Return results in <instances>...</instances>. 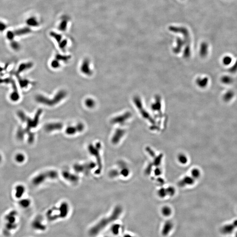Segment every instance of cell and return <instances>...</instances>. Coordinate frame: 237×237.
<instances>
[{
    "mask_svg": "<svg viewBox=\"0 0 237 237\" xmlns=\"http://www.w3.org/2000/svg\"><path fill=\"white\" fill-rule=\"evenodd\" d=\"M124 133L123 130L120 129L116 130L111 140L112 143L114 144L118 143V142H119L120 140L121 139L122 136L124 135Z\"/></svg>",
    "mask_w": 237,
    "mask_h": 237,
    "instance_id": "5bb4252c",
    "label": "cell"
},
{
    "mask_svg": "<svg viewBox=\"0 0 237 237\" xmlns=\"http://www.w3.org/2000/svg\"><path fill=\"white\" fill-rule=\"evenodd\" d=\"M51 67L54 68V69L59 68L60 66V63L59 61L55 59L51 61Z\"/></svg>",
    "mask_w": 237,
    "mask_h": 237,
    "instance_id": "1f68e13d",
    "label": "cell"
},
{
    "mask_svg": "<svg viewBox=\"0 0 237 237\" xmlns=\"http://www.w3.org/2000/svg\"><path fill=\"white\" fill-rule=\"evenodd\" d=\"M29 30L28 29H22V30H20L17 31V32H16V35H21L22 34H25L27 33H29Z\"/></svg>",
    "mask_w": 237,
    "mask_h": 237,
    "instance_id": "d6a6232c",
    "label": "cell"
},
{
    "mask_svg": "<svg viewBox=\"0 0 237 237\" xmlns=\"http://www.w3.org/2000/svg\"><path fill=\"white\" fill-rule=\"evenodd\" d=\"M221 81L225 85H230L233 82V79L230 76L224 75L221 77Z\"/></svg>",
    "mask_w": 237,
    "mask_h": 237,
    "instance_id": "d6986e66",
    "label": "cell"
},
{
    "mask_svg": "<svg viewBox=\"0 0 237 237\" xmlns=\"http://www.w3.org/2000/svg\"><path fill=\"white\" fill-rule=\"evenodd\" d=\"M167 189L169 190V192L167 191V194H169V195H173L175 193V189L172 187H169Z\"/></svg>",
    "mask_w": 237,
    "mask_h": 237,
    "instance_id": "e575fe53",
    "label": "cell"
},
{
    "mask_svg": "<svg viewBox=\"0 0 237 237\" xmlns=\"http://www.w3.org/2000/svg\"><path fill=\"white\" fill-rule=\"evenodd\" d=\"M25 159L24 155L22 154H18L16 156V160L18 163H21L23 162Z\"/></svg>",
    "mask_w": 237,
    "mask_h": 237,
    "instance_id": "f1b7e54d",
    "label": "cell"
},
{
    "mask_svg": "<svg viewBox=\"0 0 237 237\" xmlns=\"http://www.w3.org/2000/svg\"><path fill=\"white\" fill-rule=\"evenodd\" d=\"M86 107L89 108H93L95 105V102L94 100L91 99H88L86 100L85 102Z\"/></svg>",
    "mask_w": 237,
    "mask_h": 237,
    "instance_id": "cb8c5ba5",
    "label": "cell"
},
{
    "mask_svg": "<svg viewBox=\"0 0 237 237\" xmlns=\"http://www.w3.org/2000/svg\"><path fill=\"white\" fill-rule=\"evenodd\" d=\"M120 229V226L119 225H115V227H113V232L115 234H118L119 233V230Z\"/></svg>",
    "mask_w": 237,
    "mask_h": 237,
    "instance_id": "836d02e7",
    "label": "cell"
},
{
    "mask_svg": "<svg viewBox=\"0 0 237 237\" xmlns=\"http://www.w3.org/2000/svg\"><path fill=\"white\" fill-rule=\"evenodd\" d=\"M16 197L20 198L24 194L25 192V188L22 185H18L16 188Z\"/></svg>",
    "mask_w": 237,
    "mask_h": 237,
    "instance_id": "e0dca14e",
    "label": "cell"
},
{
    "mask_svg": "<svg viewBox=\"0 0 237 237\" xmlns=\"http://www.w3.org/2000/svg\"><path fill=\"white\" fill-rule=\"evenodd\" d=\"M237 228V219L234 220L232 223L225 224L221 227L220 232L224 235L230 234L234 232Z\"/></svg>",
    "mask_w": 237,
    "mask_h": 237,
    "instance_id": "ba28073f",
    "label": "cell"
},
{
    "mask_svg": "<svg viewBox=\"0 0 237 237\" xmlns=\"http://www.w3.org/2000/svg\"><path fill=\"white\" fill-rule=\"evenodd\" d=\"M70 59V56L62 55L60 54H57L55 56V59L58 60V61H65V62L68 61Z\"/></svg>",
    "mask_w": 237,
    "mask_h": 237,
    "instance_id": "603a6c76",
    "label": "cell"
},
{
    "mask_svg": "<svg viewBox=\"0 0 237 237\" xmlns=\"http://www.w3.org/2000/svg\"><path fill=\"white\" fill-rule=\"evenodd\" d=\"M19 204L22 208H27L30 204V201L29 199H22L20 201Z\"/></svg>",
    "mask_w": 237,
    "mask_h": 237,
    "instance_id": "4316f807",
    "label": "cell"
},
{
    "mask_svg": "<svg viewBox=\"0 0 237 237\" xmlns=\"http://www.w3.org/2000/svg\"><path fill=\"white\" fill-rule=\"evenodd\" d=\"M174 224L171 220H167L164 223L162 230L161 234L164 237H167L171 232L174 228Z\"/></svg>",
    "mask_w": 237,
    "mask_h": 237,
    "instance_id": "9c48e42d",
    "label": "cell"
},
{
    "mask_svg": "<svg viewBox=\"0 0 237 237\" xmlns=\"http://www.w3.org/2000/svg\"><path fill=\"white\" fill-rule=\"evenodd\" d=\"M33 63L31 62H25V63H21L16 73V76H18L20 73L24 72L25 71L27 70L32 68L33 66Z\"/></svg>",
    "mask_w": 237,
    "mask_h": 237,
    "instance_id": "7c38bea8",
    "label": "cell"
},
{
    "mask_svg": "<svg viewBox=\"0 0 237 237\" xmlns=\"http://www.w3.org/2000/svg\"><path fill=\"white\" fill-rule=\"evenodd\" d=\"M161 213H162V215L164 217H169L172 214V209L170 207L165 205L161 209Z\"/></svg>",
    "mask_w": 237,
    "mask_h": 237,
    "instance_id": "ac0fdd59",
    "label": "cell"
},
{
    "mask_svg": "<svg viewBox=\"0 0 237 237\" xmlns=\"http://www.w3.org/2000/svg\"><path fill=\"white\" fill-rule=\"evenodd\" d=\"M3 69L1 67V66H0V72H1L2 71H3Z\"/></svg>",
    "mask_w": 237,
    "mask_h": 237,
    "instance_id": "74e56055",
    "label": "cell"
},
{
    "mask_svg": "<svg viewBox=\"0 0 237 237\" xmlns=\"http://www.w3.org/2000/svg\"><path fill=\"white\" fill-rule=\"evenodd\" d=\"M101 147V144L99 143L96 144L95 145L90 144L88 147V151L90 153L96 157L97 164L98 165V169L96 171V173L97 174H99L101 173V168H102L101 160L100 155Z\"/></svg>",
    "mask_w": 237,
    "mask_h": 237,
    "instance_id": "5b68a950",
    "label": "cell"
},
{
    "mask_svg": "<svg viewBox=\"0 0 237 237\" xmlns=\"http://www.w3.org/2000/svg\"><path fill=\"white\" fill-rule=\"evenodd\" d=\"M232 58L230 55H225L222 59V63L225 66L230 65L232 62Z\"/></svg>",
    "mask_w": 237,
    "mask_h": 237,
    "instance_id": "44dd1931",
    "label": "cell"
},
{
    "mask_svg": "<svg viewBox=\"0 0 237 237\" xmlns=\"http://www.w3.org/2000/svg\"><path fill=\"white\" fill-rule=\"evenodd\" d=\"M178 159L179 162L182 164H185L188 162V157L184 154H180L179 155Z\"/></svg>",
    "mask_w": 237,
    "mask_h": 237,
    "instance_id": "7402d4cb",
    "label": "cell"
},
{
    "mask_svg": "<svg viewBox=\"0 0 237 237\" xmlns=\"http://www.w3.org/2000/svg\"><path fill=\"white\" fill-rule=\"evenodd\" d=\"M58 177V174L55 170H49L45 173H41L34 177L32 182L34 185H38L43 183L47 178L55 179Z\"/></svg>",
    "mask_w": 237,
    "mask_h": 237,
    "instance_id": "277c9868",
    "label": "cell"
},
{
    "mask_svg": "<svg viewBox=\"0 0 237 237\" xmlns=\"http://www.w3.org/2000/svg\"><path fill=\"white\" fill-rule=\"evenodd\" d=\"M191 174L193 178H198L201 175V172L198 169L194 168L191 171Z\"/></svg>",
    "mask_w": 237,
    "mask_h": 237,
    "instance_id": "484cf974",
    "label": "cell"
},
{
    "mask_svg": "<svg viewBox=\"0 0 237 237\" xmlns=\"http://www.w3.org/2000/svg\"><path fill=\"white\" fill-rule=\"evenodd\" d=\"M62 176L66 180L72 183H76L79 180V178L77 176L68 171H64L62 172Z\"/></svg>",
    "mask_w": 237,
    "mask_h": 237,
    "instance_id": "4fadbf2b",
    "label": "cell"
},
{
    "mask_svg": "<svg viewBox=\"0 0 237 237\" xmlns=\"http://www.w3.org/2000/svg\"><path fill=\"white\" fill-rule=\"evenodd\" d=\"M95 167V164L92 162L84 164H76L74 166V168L77 173L88 174L90 170Z\"/></svg>",
    "mask_w": 237,
    "mask_h": 237,
    "instance_id": "8992f818",
    "label": "cell"
},
{
    "mask_svg": "<svg viewBox=\"0 0 237 237\" xmlns=\"http://www.w3.org/2000/svg\"><path fill=\"white\" fill-rule=\"evenodd\" d=\"M18 77V76H17ZM19 83L22 88H26L30 84L29 80L26 79H22L19 77Z\"/></svg>",
    "mask_w": 237,
    "mask_h": 237,
    "instance_id": "d4e9b609",
    "label": "cell"
},
{
    "mask_svg": "<svg viewBox=\"0 0 237 237\" xmlns=\"http://www.w3.org/2000/svg\"><path fill=\"white\" fill-rule=\"evenodd\" d=\"M63 126L61 123H53L47 124L45 126V130L47 132H52L55 130H60Z\"/></svg>",
    "mask_w": 237,
    "mask_h": 237,
    "instance_id": "8fae6325",
    "label": "cell"
},
{
    "mask_svg": "<svg viewBox=\"0 0 237 237\" xmlns=\"http://www.w3.org/2000/svg\"><path fill=\"white\" fill-rule=\"evenodd\" d=\"M67 93L65 90L59 91L52 99H50L41 95H38L36 97V100L38 103L43 104L47 106H52L61 101L66 96Z\"/></svg>",
    "mask_w": 237,
    "mask_h": 237,
    "instance_id": "3957f363",
    "label": "cell"
},
{
    "mask_svg": "<svg viewBox=\"0 0 237 237\" xmlns=\"http://www.w3.org/2000/svg\"><path fill=\"white\" fill-rule=\"evenodd\" d=\"M235 237H237V231L235 232Z\"/></svg>",
    "mask_w": 237,
    "mask_h": 237,
    "instance_id": "f35d334b",
    "label": "cell"
},
{
    "mask_svg": "<svg viewBox=\"0 0 237 237\" xmlns=\"http://www.w3.org/2000/svg\"><path fill=\"white\" fill-rule=\"evenodd\" d=\"M124 237H136L135 236H133V235H130L129 234H125L124 236Z\"/></svg>",
    "mask_w": 237,
    "mask_h": 237,
    "instance_id": "8d00e7d4",
    "label": "cell"
},
{
    "mask_svg": "<svg viewBox=\"0 0 237 237\" xmlns=\"http://www.w3.org/2000/svg\"><path fill=\"white\" fill-rule=\"evenodd\" d=\"M192 179V178H188V177H186L184 179L183 183L185 184H187V185H191L194 182V180Z\"/></svg>",
    "mask_w": 237,
    "mask_h": 237,
    "instance_id": "f546056e",
    "label": "cell"
},
{
    "mask_svg": "<svg viewBox=\"0 0 237 237\" xmlns=\"http://www.w3.org/2000/svg\"><path fill=\"white\" fill-rule=\"evenodd\" d=\"M122 212V209L121 207L119 206L116 207L110 216L101 219L90 229V235L92 236L97 235L101 230L107 227L108 224L117 219L121 215Z\"/></svg>",
    "mask_w": 237,
    "mask_h": 237,
    "instance_id": "6da1fadb",
    "label": "cell"
},
{
    "mask_svg": "<svg viewBox=\"0 0 237 237\" xmlns=\"http://www.w3.org/2000/svg\"><path fill=\"white\" fill-rule=\"evenodd\" d=\"M1 159H2V157H1V155H0V162L1 161Z\"/></svg>",
    "mask_w": 237,
    "mask_h": 237,
    "instance_id": "ab89813d",
    "label": "cell"
},
{
    "mask_svg": "<svg viewBox=\"0 0 237 237\" xmlns=\"http://www.w3.org/2000/svg\"><path fill=\"white\" fill-rule=\"evenodd\" d=\"M11 83L12 84L13 90L10 95V99L12 101H17L20 99V94L18 92L17 86L14 80L11 78H7L4 80H0V83Z\"/></svg>",
    "mask_w": 237,
    "mask_h": 237,
    "instance_id": "52a82bcc",
    "label": "cell"
},
{
    "mask_svg": "<svg viewBox=\"0 0 237 237\" xmlns=\"http://www.w3.org/2000/svg\"><path fill=\"white\" fill-rule=\"evenodd\" d=\"M158 194L159 197L163 198L165 195H167V190L164 189L163 188H161L159 189L158 192Z\"/></svg>",
    "mask_w": 237,
    "mask_h": 237,
    "instance_id": "4dcf8cb0",
    "label": "cell"
},
{
    "mask_svg": "<svg viewBox=\"0 0 237 237\" xmlns=\"http://www.w3.org/2000/svg\"><path fill=\"white\" fill-rule=\"evenodd\" d=\"M128 116V115L125 114L124 115H122V116L115 117L114 118L111 120V123L113 124H122L126 119H127Z\"/></svg>",
    "mask_w": 237,
    "mask_h": 237,
    "instance_id": "2e32d148",
    "label": "cell"
},
{
    "mask_svg": "<svg viewBox=\"0 0 237 237\" xmlns=\"http://www.w3.org/2000/svg\"><path fill=\"white\" fill-rule=\"evenodd\" d=\"M11 46L14 50L16 51L20 50V44L16 41H12L11 44Z\"/></svg>",
    "mask_w": 237,
    "mask_h": 237,
    "instance_id": "83f0119b",
    "label": "cell"
},
{
    "mask_svg": "<svg viewBox=\"0 0 237 237\" xmlns=\"http://www.w3.org/2000/svg\"><path fill=\"white\" fill-rule=\"evenodd\" d=\"M5 26L3 23L0 22V31H2L5 29Z\"/></svg>",
    "mask_w": 237,
    "mask_h": 237,
    "instance_id": "d590c367",
    "label": "cell"
},
{
    "mask_svg": "<svg viewBox=\"0 0 237 237\" xmlns=\"http://www.w3.org/2000/svg\"><path fill=\"white\" fill-rule=\"evenodd\" d=\"M235 96V93L232 90H229L224 93L223 96V100L225 102H229L231 101Z\"/></svg>",
    "mask_w": 237,
    "mask_h": 237,
    "instance_id": "9a60e30c",
    "label": "cell"
},
{
    "mask_svg": "<svg viewBox=\"0 0 237 237\" xmlns=\"http://www.w3.org/2000/svg\"><path fill=\"white\" fill-rule=\"evenodd\" d=\"M80 70L84 74L87 76H91L92 74V71L90 68V61L88 59H85L83 61Z\"/></svg>",
    "mask_w": 237,
    "mask_h": 237,
    "instance_id": "30bf717a",
    "label": "cell"
},
{
    "mask_svg": "<svg viewBox=\"0 0 237 237\" xmlns=\"http://www.w3.org/2000/svg\"><path fill=\"white\" fill-rule=\"evenodd\" d=\"M77 132H79V131H78L76 126H68L65 130V133L68 135H74Z\"/></svg>",
    "mask_w": 237,
    "mask_h": 237,
    "instance_id": "ffe728a7",
    "label": "cell"
},
{
    "mask_svg": "<svg viewBox=\"0 0 237 237\" xmlns=\"http://www.w3.org/2000/svg\"><path fill=\"white\" fill-rule=\"evenodd\" d=\"M42 113V110L40 109L36 112V115H35V117L33 119H31L30 117H27V115H26L24 118L21 120L22 122L26 123V128L24 129L22 128V129L24 134L25 135L26 134H27V135L29 136L28 140L29 142L31 143L34 141V135L33 133L31 132L30 130L31 129L36 128L37 125L39 124V119Z\"/></svg>",
    "mask_w": 237,
    "mask_h": 237,
    "instance_id": "7a4b0ae2",
    "label": "cell"
}]
</instances>
